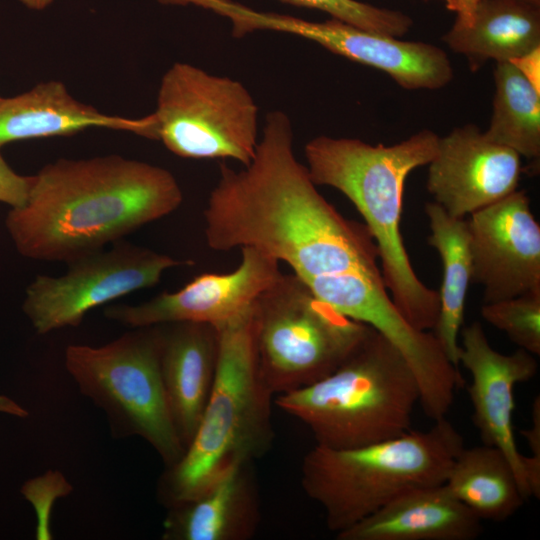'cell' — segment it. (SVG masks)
I'll list each match as a JSON object with an SVG mask.
<instances>
[{"mask_svg": "<svg viewBox=\"0 0 540 540\" xmlns=\"http://www.w3.org/2000/svg\"><path fill=\"white\" fill-rule=\"evenodd\" d=\"M316 186L295 156L289 117L268 113L251 162L219 167L203 213L208 246L253 248L287 263L303 282L349 272L382 276L367 226L343 217Z\"/></svg>", "mask_w": 540, "mask_h": 540, "instance_id": "6da1fadb", "label": "cell"}, {"mask_svg": "<svg viewBox=\"0 0 540 540\" xmlns=\"http://www.w3.org/2000/svg\"><path fill=\"white\" fill-rule=\"evenodd\" d=\"M181 187L165 168L120 155L60 158L32 175L6 230L20 255L69 263L122 240L179 208Z\"/></svg>", "mask_w": 540, "mask_h": 540, "instance_id": "7a4b0ae2", "label": "cell"}, {"mask_svg": "<svg viewBox=\"0 0 540 540\" xmlns=\"http://www.w3.org/2000/svg\"><path fill=\"white\" fill-rule=\"evenodd\" d=\"M439 136L421 130L390 146L359 139L318 136L305 146L315 185L343 193L365 220L379 252L384 284L403 317L416 329H434L439 294L426 286L411 264L401 234L404 184L416 168L429 164Z\"/></svg>", "mask_w": 540, "mask_h": 540, "instance_id": "3957f363", "label": "cell"}, {"mask_svg": "<svg viewBox=\"0 0 540 540\" xmlns=\"http://www.w3.org/2000/svg\"><path fill=\"white\" fill-rule=\"evenodd\" d=\"M254 309L216 328L219 354L209 399L184 454L159 481L158 495L167 507L194 497L231 465L253 462L272 446L274 395L258 368Z\"/></svg>", "mask_w": 540, "mask_h": 540, "instance_id": "277c9868", "label": "cell"}, {"mask_svg": "<svg viewBox=\"0 0 540 540\" xmlns=\"http://www.w3.org/2000/svg\"><path fill=\"white\" fill-rule=\"evenodd\" d=\"M419 400V385L405 358L372 329L333 373L276 395L274 404L303 422L316 445L347 449L410 431Z\"/></svg>", "mask_w": 540, "mask_h": 540, "instance_id": "5b68a950", "label": "cell"}, {"mask_svg": "<svg viewBox=\"0 0 540 540\" xmlns=\"http://www.w3.org/2000/svg\"><path fill=\"white\" fill-rule=\"evenodd\" d=\"M464 440L446 417L428 430L347 449L316 445L303 458L301 484L336 534L415 487L444 484Z\"/></svg>", "mask_w": 540, "mask_h": 540, "instance_id": "8992f818", "label": "cell"}, {"mask_svg": "<svg viewBox=\"0 0 540 540\" xmlns=\"http://www.w3.org/2000/svg\"><path fill=\"white\" fill-rule=\"evenodd\" d=\"M258 368L273 395L309 386L333 373L372 327L318 299L296 275H282L254 309Z\"/></svg>", "mask_w": 540, "mask_h": 540, "instance_id": "52a82bcc", "label": "cell"}, {"mask_svg": "<svg viewBox=\"0 0 540 540\" xmlns=\"http://www.w3.org/2000/svg\"><path fill=\"white\" fill-rule=\"evenodd\" d=\"M160 345L159 325L138 327L99 347L69 345L64 362L80 392L105 411L113 434L143 438L168 467L185 447L163 385Z\"/></svg>", "mask_w": 540, "mask_h": 540, "instance_id": "ba28073f", "label": "cell"}, {"mask_svg": "<svg viewBox=\"0 0 540 540\" xmlns=\"http://www.w3.org/2000/svg\"><path fill=\"white\" fill-rule=\"evenodd\" d=\"M151 139L188 159H232L248 165L258 145V106L238 80L185 62L163 75Z\"/></svg>", "mask_w": 540, "mask_h": 540, "instance_id": "9c48e42d", "label": "cell"}, {"mask_svg": "<svg viewBox=\"0 0 540 540\" xmlns=\"http://www.w3.org/2000/svg\"><path fill=\"white\" fill-rule=\"evenodd\" d=\"M188 264L122 239L67 263L62 275H37L22 310L38 334L77 327L92 309L153 287L168 269Z\"/></svg>", "mask_w": 540, "mask_h": 540, "instance_id": "30bf717a", "label": "cell"}, {"mask_svg": "<svg viewBox=\"0 0 540 540\" xmlns=\"http://www.w3.org/2000/svg\"><path fill=\"white\" fill-rule=\"evenodd\" d=\"M459 364L470 373L468 392L473 407L472 419L485 445L500 449L509 460L522 495L540 497V459L523 455L513 430L514 388L533 378L536 356L518 348L502 354L489 343L479 322L461 331Z\"/></svg>", "mask_w": 540, "mask_h": 540, "instance_id": "8fae6325", "label": "cell"}, {"mask_svg": "<svg viewBox=\"0 0 540 540\" xmlns=\"http://www.w3.org/2000/svg\"><path fill=\"white\" fill-rule=\"evenodd\" d=\"M281 275L278 261L245 247L239 266L229 273H204L178 291L163 292L137 305H110L103 313L131 328L176 322L219 328L252 308Z\"/></svg>", "mask_w": 540, "mask_h": 540, "instance_id": "7c38bea8", "label": "cell"}, {"mask_svg": "<svg viewBox=\"0 0 540 540\" xmlns=\"http://www.w3.org/2000/svg\"><path fill=\"white\" fill-rule=\"evenodd\" d=\"M472 282L491 303L540 289V226L525 191L516 190L467 221Z\"/></svg>", "mask_w": 540, "mask_h": 540, "instance_id": "4fadbf2b", "label": "cell"}, {"mask_svg": "<svg viewBox=\"0 0 540 540\" xmlns=\"http://www.w3.org/2000/svg\"><path fill=\"white\" fill-rule=\"evenodd\" d=\"M261 26L311 40L332 53L381 70L405 89H440L453 78L448 55L430 43L403 41L334 18L316 22L266 12Z\"/></svg>", "mask_w": 540, "mask_h": 540, "instance_id": "5bb4252c", "label": "cell"}, {"mask_svg": "<svg viewBox=\"0 0 540 540\" xmlns=\"http://www.w3.org/2000/svg\"><path fill=\"white\" fill-rule=\"evenodd\" d=\"M521 173L517 152L466 124L439 137L426 186L447 214L464 218L516 191Z\"/></svg>", "mask_w": 540, "mask_h": 540, "instance_id": "9a60e30c", "label": "cell"}, {"mask_svg": "<svg viewBox=\"0 0 540 540\" xmlns=\"http://www.w3.org/2000/svg\"><path fill=\"white\" fill-rule=\"evenodd\" d=\"M159 326L163 385L175 428L186 449L213 387L219 333L206 323L176 322Z\"/></svg>", "mask_w": 540, "mask_h": 540, "instance_id": "2e32d148", "label": "cell"}, {"mask_svg": "<svg viewBox=\"0 0 540 540\" xmlns=\"http://www.w3.org/2000/svg\"><path fill=\"white\" fill-rule=\"evenodd\" d=\"M163 540H248L260 521L252 462L231 465L194 497L168 507Z\"/></svg>", "mask_w": 540, "mask_h": 540, "instance_id": "e0dca14e", "label": "cell"}, {"mask_svg": "<svg viewBox=\"0 0 540 540\" xmlns=\"http://www.w3.org/2000/svg\"><path fill=\"white\" fill-rule=\"evenodd\" d=\"M482 520L445 484L415 487L336 534L338 540H474Z\"/></svg>", "mask_w": 540, "mask_h": 540, "instance_id": "ac0fdd59", "label": "cell"}, {"mask_svg": "<svg viewBox=\"0 0 540 540\" xmlns=\"http://www.w3.org/2000/svg\"><path fill=\"white\" fill-rule=\"evenodd\" d=\"M150 114L141 118L108 115L74 98L60 81L39 83L0 100V148L32 138L62 136L99 127L128 131L150 139Z\"/></svg>", "mask_w": 540, "mask_h": 540, "instance_id": "d6986e66", "label": "cell"}, {"mask_svg": "<svg viewBox=\"0 0 540 540\" xmlns=\"http://www.w3.org/2000/svg\"><path fill=\"white\" fill-rule=\"evenodd\" d=\"M442 40L472 71L487 60L510 62L540 47V6L523 0H480L467 26L453 24Z\"/></svg>", "mask_w": 540, "mask_h": 540, "instance_id": "ffe728a7", "label": "cell"}, {"mask_svg": "<svg viewBox=\"0 0 540 540\" xmlns=\"http://www.w3.org/2000/svg\"><path fill=\"white\" fill-rule=\"evenodd\" d=\"M425 213L431 230L428 242L437 250L443 265V281L438 292L440 308L433 333L447 359L458 368L461 351L458 337L468 286L472 283L468 224L464 218L447 214L436 202L426 203Z\"/></svg>", "mask_w": 540, "mask_h": 540, "instance_id": "44dd1931", "label": "cell"}, {"mask_svg": "<svg viewBox=\"0 0 540 540\" xmlns=\"http://www.w3.org/2000/svg\"><path fill=\"white\" fill-rule=\"evenodd\" d=\"M480 520L502 522L525 502L504 453L493 446L463 447L444 483Z\"/></svg>", "mask_w": 540, "mask_h": 540, "instance_id": "7402d4cb", "label": "cell"}, {"mask_svg": "<svg viewBox=\"0 0 540 540\" xmlns=\"http://www.w3.org/2000/svg\"><path fill=\"white\" fill-rule=\"evenodd\" d=\"M493 112L484 135L521 157L540 158V92L511 62H496Z\"/></svg>", "mask_w": 540, "mask_h": 540, "instance_id": "603a6c76", "label": "cell"}, {"mask_svg": "<svg viewBox=\"0 0 540 540\" xmlns=\"http://www.w3.org/2000/svg\"><path fill=\"white\" fill-rule=\"evenodd\" d=\"M486 322L504 332L519 348L540 355V289L513 298L483 303Z\"/></svg>", "mask_w": 540, "mask_h": 540, "instance_id": "cb8c5ba5", "label": "cell"}, {"mask_svg": "<svg viewBox=\"0 0 540 540\" xmlns=\"http://www.w3.org/2000/svg\"><path fill=\"white\" fill-rule=\"evenodd\" d=\"M284 4L317 9L331 18L364 30L402 37L411 28L412 19L396 10L380 8L357 0H276Z\"/></svg>", "mask_w": 540, "mask_h": 540, "instance_id": "d4e9b609", "label": "cell"}, {"mask_svg": "<svg viewBox=\"0 0 540 540\" xmlns=\"http://www.w3.org/2000/svg\"><path fill=\"white\" fill-rule=\"evenodd\" d=\"M71 490L72 486L69 482L56 471H50L24 483L21 493L32 504L37 515V539L52 538L49 519L53 503L57 498L65 497Z\"/></svg>", "mask_w": 540, "mask_h": 540, "instance_id": "484cf974", "label": "cell"}, {"mask_svg": "<svg viewBox=\"0 0 540 540\" xmlns=\"http://www.w3.org/2000/svg\"><path fill=\"white\" fill-rule=\"evenodd\" d=\"M32 176L15 172L0 154V202L11 208L22 206L29 194Z\"/></svg>", "mask_w": 540, "mask_h": 540, "instance_id": "4316f807", "label": "cell"}, {"mask_svg": "<svg viewBox=\"0 0 540 540\" xmlns=\"http://www.w3.org/2000/svg\"><path fill=\"white\" fill-rule=\"evenodd\" d=\"M525 79L540 92V47L510 61Z\"/></svg>", "mask_w": 540, "mask_h": 540, "instance_id": "83f0119b", "label": "cell"}, {"mask_svg": "<svg viewBox=\"0 0 540 540\" xmlns=\"http://www.w3.org/2000/svg\"><path fill=\"white\" fill-rule=\"evenodd\" d=\"M525 437L532 456L540 459V401L535 398L532 407V425L529 429L521 432Z\"/></svg>", "mask_w": 540, "mask_h": 540, "instance_id": "f1b7e54d", "label": "cell"}, {"mask_svg": "<svg viewBox=\"0 0 540 540\" xmlns=\"http://www.w3.org/2000/svg\"><path fill=\"white\" fill-rule=\"evenodd\" d=\"M480 0H445L446 8L456 13L455 24L467 26L471 23L474 10Z\"/></svg>", "mask_w": 540, "mask_h": 540, "instance_id": "f546056e", "label": "cell"}, {"mask_svg": "<svg viewBox=\"0 0 540 540\" xmlns=\"http://www.w3.org/2000/svg\"><path fill=\"white\" fill-rule=\"evenodd\" d=\"M0 413L18 418H27L29 412L8 396L0 394Z\"/></svg>", "mask_w": 540, "mask_h": 540, "instance_id": "4dcf8cb0", "label": "cell"}, {"mask_svg": "<svg viewBox=\"0 0 540 540\" xmlns=\"http://www.w3.org/2000/svg\"><path fill=\"white\" fill-rule=\"evenodd\" d=\"M29 9L41 11L49 7L54 0H19Z\"/></svg>", "mask_w": 540, "mask_h": 540, "instance_id": "1f68e13d", "label": "cell"}, {"mask_svg": "<svg viewBox=\"0 0 540 540\" xmlns=\"http://www.w3.org/2000/svg\"><path fill=\"white\" fill-rule=\"evenodd\" d=\"M523 1L540 6V0H523Z\"/></svg>", "mask_w": 540, "mask_h": 540, "instance_id": "d6a6232c", "label": "cell"}, {"mask_svg": "<svg viewBox=\"0 0 540 540\" xmlns=\"http://www.w3.org/2000/svg\"><path fill=\"white\" fill-rule=\"evenodd\" d=\"M0 100H1V97H0Z\"/></svg>", "mask_w": 540, "mask_h": 540, "instance_id": "836d02e7", "label": "cell"}]
</instances>
